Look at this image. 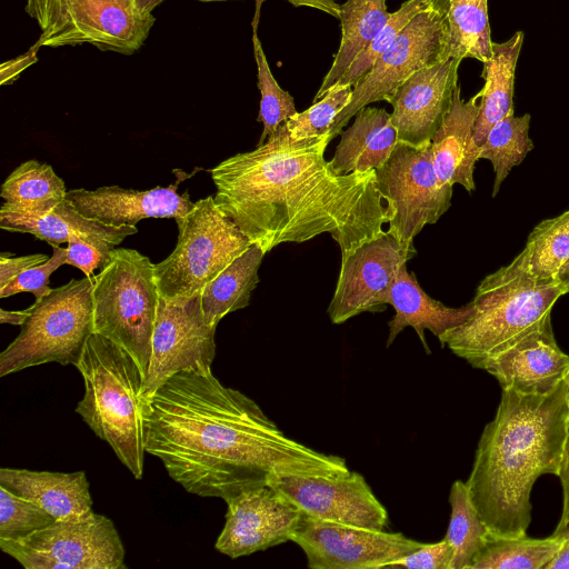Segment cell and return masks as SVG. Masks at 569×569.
I'll use <instances>...</instances> for the list:
<instances>
[{"label":"cell","mask_w":569,"mask_h":569,"mask_svg":"<svg viewBox=\"0 0 569 569\" xmlns=\"http://www.w3.org/2000/svg\"><path fill=\"white\" fill-rule=\"evenodd\" d=\"M144 448L186 491L224 501L280 476L348 470L343 458L286 436L211 369L179 372L146 398Z\"/></svg>","instance_id":"cell-1"},{"label":"cell","mask_w":569,"mask_h":569,"mask_svg":"<svg viewBox=\"0 0 569 569\" xmlns=\"http://www.w3.org/2000/svg\"><path fill=\"white\" fill-rule=\"evenodd\" d=\"M328 143V136L296 140L283 122L254 150L210 170L216 204L266 253L328 232L345 259L382 233L392 213L376 170L336 173Z\"/></svg>","instance_id":"cell-2"},{"label":"cell","mask_w":569,"mask_h":569,"mask_svg":"<svg viewBox=\"0 0 569 569\" xmlns=\"http://www.w3.org/2000/svg\"><path fill=\"white\" fill-rule=\"evenodd\" d=\"M568 430L566 378L546 393L502 388L466 481L492 538L527 535L531 489L540 476L558 475Z\"/></svg>","instance_id":"cell-3"},{"label":"cell","mask_w":569,"mask_h":569,"mask_svg":"<svg viewBox=\"0 0 569 569\" xmlns=\"http://www.w3.org/2000/svg\"><path fill=\"white\" fill-rule=\"evenodd\" d=\"M568 293L557 279H540L529 267L526 248L485 277L470 302L471 316L438 337L442 347L473 368L551 320L556 301Z\"/></svg>","instance_id":"cell-4"},{"label":"cell","mask_w":569,"mask_h":569,"mask_svg":"<svg viewBox=\"0 0 569 569\" xmlns=\"http://www.w3.org/2000/svg\"><path fill=\"white\" fill-rule=\"evenodd\" d=\"M84 395L76 412L107 442L136 479L144 469V373L137 361L108 338L92 333L76 366Z\"/></svg>","instance_id":"cell-5"},{"label":"cell","mask_w":569,"mask_h":569,"mask_svg":"<svg viewBox=\"0 0 569 569\" xmlns=\"http://www.w3.org/2000/svg\"><path fill=\"white\" fill-rule=\"evenodd\" d=\"M93 333H99L148 370L160 293L153 263L134 249L114 248L93 277Z\"/></svg>","instance_id":"cell-6"},{"label":"cell","mask_w":569,"mask_h":569,"mask_svg":"<svg viewBox=\"0 0 569 569\" xmlns=\"http://www.w3.org/2000/svg\"><path fill=\"white\" fill-rule=\"evenodd\" d=\"M92 288V278L71 279L36 300L0 353V377L49 362L76 367L93 333Z\"/></svg>","instance_id":"cell-7"},{"label":"cell","mask_w":569,"mask_h":569,"mask_svg":"<svg viewBox=\"0 0 569 569\" xmlns=\"http://www.w3.org/2000/svg\"><path fill=\"white\" fill-rule=\"evenodd\" d=\"M174 220L177 244L164 260L153 263L158 291L168 301L201 292L252 244L212 196L199 199L186 216Z\"/></svg>","instance_id":"cell-8"},{"label":"cell","mask_w":569,"mask_h":569,"mask_svg":"<svg viewBox=\"0 0 569 569\" xmlns=\"http://www.w3.org/2000/svg\"><path fill=\"white\" fill-rule=\"evenodd\" d=\"M24 9L41 31L37 43L51 48L87 43L131 54L156 21L136 0H27Z\"/></svg>","instance_id":"cell-9"},{"label":"cell","mask_w":569,"mask_h":569,"mask_svg":"<svg viewBox=\"0 0 569 569\" xmlns=\"http://www.w3.org/2000/svg\"><path fill=\"white\" fill-rule=\"evenodd\" d=\"M1 550L26 569H126L124 547L106 516L57 520L19 540H0Z\"/></svg>","instance_id":"cell-10"},{"label":"cell","mask_w":569,"mask_h":569,"mask_svg":"<svg viewBox=\"0 0 569 569\" xmlns=\"http://www.w3.org/2000/svg\"><path fill=\"white\" fill-rule=\"evenodd\" d=\"M376 178L392 213L388 230L403 242H413L426 224L436 223L451 206L453 186L439 178L431 141L419 146L398 141L376 169Z\"/></svg>","instance_id":"cell-11"},{"label":"cell","mask_w":569,"mask_h":569,"mask_svg":"<svg viewBox=\"0 0 569 569\" xmlns=\"http://www.w3.org/2000/svg\"><path fill=\"white\" fill-rule=\"evenodd\" d=\"M448 36L439 14L428 7L398 33L369 72L352 88L351 100L337 116L329 142L355 114L372 102H389L398 88L419 70L449 59Z\"/></svg>","instance_id":"cell-12"},{"label":"cell","mask_w":569,"mask_h":569,"mask_svg":"<svg viewBox=\"0 0 569 569\" xmlns=\"http://www.w3.org/2000/svg\"><path fill=\"white\" fill-rule=\"evenodd\" d=\"M216 328L202 312L200 292L184 300L161 298L143 382L144 398L179 372L211 369Z\"/></svg>","instance_id":"cell-13"},{"label":"cell","mask_w":569,"mask_h":569,"mask_svg":"<svg viewBox=\"0 0 569 569\" xmlns=\"http://www.w3.org/2000/svg\"><path fill=\"white\" fill-rule=\"evenodd\" d=\"M416 253L413 242H403L387 229L341 259L327 310L331 322L340 325L362 312L383 311L400 268Z\"/></svg>","instance_id":"cell-14"},{"label":"cell","mask_w":569,"mask_h":569,"mask_svg":"<svg viewBox=\"0 0 569 569\" xmlns=\"http://www.w3.org/2000/svg\"><path fill=\"white\" fill-rule=\"evenodd\" d=\"M311 569H379L423 542L400 532L318 520L302 515L291 538Z\"/></svg>","instance_id":"cell-15"},{"label":"cell","mask_w":569,"mask_h":569,"mask_svg":"<svg viewBox=\"0 0 569 569\" xmlns=\"http://www.w3.org/2000/svg\"><path fill=\"white\" fill-rule=\"evenodd\" d=\"M268 485L306 517L377 530L388 526L383 505L363 476L349 469L326 476H280Z\"/></svg>","instance_id":"cell-16"},{"label":"cell","mask_w":569,"mask_h":569,"mask_svg":"<svg viewBox=\"0 0 569 569\" xmlns=\"http://www.w3.org/2000/svg\"><path fill=\"white\" fill-rule=\"evenodd\" d=\"M226 503V522L214 548L232 559L291 541L302 517L268 483L244 489Z\"/></svg>","instance_id":"cell-17"},{"label":"cell","mask_w":569,"mask_h":569,"mask_svg":"<svg viewBox=\"0 0 569 569\" xmlns=\"http://www.w3.org/2000/svg\"><path fill=\"white\" fill-rule=\"evenodd\" d=\"M460 63L449 58L430 64L398 88L389 103L399 141L419 146L432 140L452 106Z\"/></svg>","instance_id":"cell-18"},{"label":"cell","mask_w":569,"mask_h":569,"mask_svg":"<svg viewBox=\"0 0 569 569\" xmlns=\"http://www.w3.org/2000/svg\"><path fill=\"white\" fill-rule=\"evenodd\" d=\"M180 181L179 178L168 187L149 190L119 186L72 189L67 192L66 200L84 218L114 227L136 226L148 218L177 219L186 216L194 204L187 191L178 192Z\"/></svg>","instance_id":"cell-19"},{"label":"cell","mask_w":569,"mask_h":569,"mask_svg":"<svg viewBox=\"0 0 569 569\" xmlns=\"http://www.w3.org/2000/svg\"><path fill=\"white\" fill-rule=\"evenodd\" d=\"M479 369L493 376L501 388L546 393L569 371V356L553 336L551 320L485 360Z\"/></svg>","instance_id":"cell-20"},{"label":"cell","mask_w":569,"mask_h":569,"mask_svg":"<svg viewBox=\"0 0 569 569\" xmlns=\"http://www.w3.org/2000/svg\"><path fill=\"white\" fill-rule=\"evenodd\" d=\"M0 228L10 232L30 233L50 246L83 239L113 249L138 231L136 226L114 227L87 219L67 200L47 213L21 211L2 203Z\"/></svg>","instance_id":"cell-21"},{"label":"cell","mask_w":569,"mask_h":569,"mask_svg":"<svg viewBox=\"0 0 569 569\" xmlns=\"http://www.w3.org/2000/svg\"><path fill=\"white\" fill-rule=\"evenodd\" d=\"M479 100L478 93L463 100L458 84L452 106L431 140L433 164L439 178L451 186L459 183L468 192L476 189L473 171L480 153L473 137Z\"/></svg>","instance_id":"cell-22"},{"label":"cell","mask_w":569,"mask_h":569,"mask_svg":"<svg viewBox=\"0 0 569 569\" xmlns=\"http://www.w3.org/2000/svg\"><path fill=\"white\" fill-rule=\"evenodd\" d=\"M385 302L395 309V315L388 322L386 346L390 347L405 328L411 327L427 353H430V350L425 330H430L438 338L447 330L465 322L472 313L470 303L461 308H450L429 297L419 286L416 274L408 271L407 263L400 268Z\"/></svg>","instance_id":"cell-23"},{"label":"cell","mask_w":569,"mask_h":569,"mask_svg":"<svg viewBox=\"0 0 569 569\" xmlns=\"http://www.w3.org/2000/svg\"><path fill=\"white\" fill-rule=\"evenodd\" d=\"M0 486L33 501L57 520L77 519L92 512L90 485L84 471L1 468Z\"/></svg>","instance_id":"cell-24"},{"label":"cell","mask_w":569,"mask_h":569,"mask_svg":"<svg viewBox=\"0 0 569 569\" xmlns=\"http://www.w3.org/2000/svg\"><path fill=\"white\" fill-rule=\"evenodd\" d=\"M330 166L338 174L368 172L380 168L399 139L391 113L382 108L363 107L352 124L342 131Z\"/></svg>","instance_id":"cell-25"},{"label":"cell","mask_w":569,"mask_h":569,"mask_svg":"<svg viewBox=\"0 0 569 569\" xmlns=\"http://www.w3.org/2000/svg\"><path fill=\"white\" fill-rule=\"evenodd\" d=\"M523 39L525 33L517 31L505 42H493L491 57L482 63L481 77L485 84L478 92L479 113L473 130L475 141L479 147L493 124L515 113L516 68Z\"/></svg>","instance_id":"cell-26"},{"label":"cell","mask_w":569,"mask_h":569,"mask_svg":"<svg viewBox=\"0 0 569 569\" xmlns=\"http://www.w3.org/2000/svg\"><path fill=\"white\" fill-rule=\"evenodd\" d=\"M386 0H346L340 4L341 40L329 71L313 102L336 86L355 59L367 48L391 18Z\"/></svg>","instance_id":"cell-27"},{"label":"cell","mask_w":569,"mask_h":569,"mask_svg":"<svg viewBox=\"0 0 569 569\" xmlns=\"http://www.w3.org/2000/svg\"><path fill=\"white\" fill-rule=\"evenodd\" d=\"M442 20L449 42V57L487 61L493 49L488 0H429Z\"/></svg>","instance_id":"cell-28"},{"label":"cell","mask_w":569,"mask_h":569,"mask_svg":"<svg viewBox=\"0 0 569 569\" xmlns=\"http://www.w3.org/2000/svg\"><path fill=\"white\" fill-rule=\"evenodd\" d=\"M266 252L251 244L200 292L201 309L207 321L217 326L228 313L249 305L259 282L258 270Z\"/></svg>","instance_id":"cell-29"},{"label":"cell","mask_w":569,"mask_h":569,"mask_svg":"<svg viewBox=\"0 0 569 569\" xmlns=\"http://www.w3.org/2000/svg\"><path fill=\"white\" fill-rule=\"evenodd\" d=\"M63 180L48 163L27 160L4 180L0 196L3 204L31 213H47L66 200Z\"/></svg>","instance_id":"cell-30"},{"label":"cell","mask_w":569,"mask_h":569,"mask_svg":"<svg viewBox=\"0 0 569 569\" xmlns=\"http://www.w3.org/2000/svg\"><path fill=\"white\" fill-rule=\"evenodd\" d=\"M449 503L451 513L445 539L453 552L451 569H469L491 535L470 498L466 482L457 480L452 483Z\"/></svg>","instance_id":"cell-31"},{"label":"cell","mask_w":569,"mask_h":569,"mask_svg":"<svg viewBox=\"0 0 569 569\" xmlns=\"http://www.w3.org/2000/svg\"><path fill=\"white\" fill-rule=\"evenodd\" d=\"M559 536L490 538L469 569H545L561 547Z\"/></svg>","instance_id":"cell-32"},{"label":"cell","mask_w":569,"mask_h":569,"mask_svg":"<svg viewBox=\"0 0 569 569\" xmlns=\"http://www.w3.org/2000/svg\"><path fill=\"white\" fill-rule=\"evenodd\" d=\"M530 114H509L493 124L481 143L479 159L491 162L495 171L492 197L513 167L519 166L533 149L529 138Z\"/></svg>","instance_id":"cell-33"},{"label":"cell","mask_w":569,"mask_h":569,"mask_svg":"<svg viewBox=\"0 0 569 569\" xmlns=\"http://www.w3.org/2000/svg\"><path fill=\"white\" fill-rule=\"evenodd\" d=\"M525 248L532 273L540 279H556L569 260V210L539 222Z\"/></svg>","instance_id":"cell-34"},{"label":"cell","mask_w":569,"mask_h":569,"mask_svg":"<svg viewBox=\"0 0 569 569\" xmlns=\"http://www.w3.org/2000/svg\"><path fill=\"white\" fill-rule=\"evenodd\" d=\"M253 56L257 64L258 89L261 94L257 121L262 122L263 129L257 146L262 144L296 112L292 96L283 90L274 79L261 42L257 34V24L252 33Z\"/></svg>","instance_id":"cell-35"},{"label":"cell","mask_w":569,"mask_h":569,"mask_svg":"<svg viewBox=\"0 0 569 569\" xmlns=\"http://www.w3.org/2000/svg\"><path fill=\"white\" fill-rule=\"evenodd\" d=\"M352 87L336 84L323 97L302 112H296L284 123L296 139L328 136L337 116L351 100Z\"/></svg>","instance_id":"cell-36"},{"label":"cell","mask_w":569,"mask_h":569,"mask_svg":"<svg viewBox=\"0 0 569 569\" xmlns=\"http://www.w3.org/2000/svg\"><path fill=\"white\" fill-rule=\"evenodd\" d=\"M428 7L429 0H406L398 10L392 12L389 21L355 59L337 84H349L353 88L369 72L376 60L410 20Z\"/></svg>","instance_id":"cell-37"},{"label":"cell","mask_w":569,"mask_h":569,"mask_svg":"<svg viewBox=\"0 0 569 569\" xmlns=\"http://www.w3.org/2000/svg\"><path fill=\"white\" fill-rule=\"evenodd\" d=\"M57 519L31 500L0 486V540H19Z\"/></svg>","instance_id":"cell-38"},{"label":"cell","mask_w":569,"mask_h":569,"mask_svg":"<svg viewBox=\"0 0 569 569\" xmlns=\"http://www.w3.org/2000/svg\"><path fill=\"white\" fill-rule=\"evenodd\" d=\"M52 254L48 261L31 267L18 274L3 289H0V298H7L20 292H31L36 300L51 292L49 287L50 276L62 264H66L67 250L60 246H51Z\"/></svg>","instance_id":"cell-39"},{"label":"cell","mask_w":569,"mask_h":569,"mask_svg":"<svg viewBox=\"0 0 569 569\" xmlns=\"http://www.w3.org/2000/svg\"><path fill=\"white\" fill-rule=\"evenodd\" d=\"M453 552L443 538L438 542L425 543L387 565L386 568L451 569Z\"/></svg>","instance_id":"cell-40"},{"label":"cell","mask_w":569,"mask_h":569,"mask_svg":"<svg viewBox=\"0 0 569 569\" xmlns=\"http://www.w3.org/2000/svg\"><path fill=\"white\" fill-rule=\"evenodd\" d=\"M66 264L80 269L86 277L92 278L96 269H102L113 248L99 246L83 239L71 240L67 243Z\"/></svg>","instance_id":"cell-41"},{"label":"cell","mask_w":569,"mask_h":569,"mask_svg":"<svg viewBox=\"0 0 569 569\" xmlns=\"http://www.w3.org/2000/svg\"><path fill=\"white\" fill-rule=\"evenodd\" d=\"M49 258L43 253L12 257V253L2 252L0 256V289H3L18 274L48 261Z\"/></svg>","instance_id":"cell-42"},{"label":"cell","mask_w":569,"mask_h":569,"mask_svg":"<svg viewBox=\"0 0 569 569\" xmlns=\"http://www.w3.org/2000/svg\"><path fill=\"white\" fill-rule=\"evenodd\" d=\"M557 477L562 487V511L560 520L553 531V536H560L569 529V430L565 442L563 453Z\"/></svg>","instance_id":"cell-43"},{"label":"cell","mask_w":569,"mask_h":569,"mask_svg":"<svg viewBox=\"0 0 569 569\" xmlns=\"http://www.w3.org/2000/svg\"><path fill=\"white\" fill-rule=\"evenodd\" d=\"M40 46L36 42L26 53L6 61L0 67V83L9 84L13 82L18 76L37 61V52Z\"/></svg>","instance_id":"cell-44"},{"label":"cell","mask_w":569,"mask_h":569,"mask_svg":"<svg viewBox=\"0 0 569 569\" xmlns=\"http://www.w3.org/2000/svg\"><path fill=\"white\" fill-rule=\"evenodd\" d=\"M202 2H220L233 0H198ZM295 7H308L322 11L333 18L339 19L340 4L336 0H286Z\"/></svg>","instance_id":"cell-45"},{"label":"cell","mask_w":569,"mask_h":569,"mask_svg":"<svg viewBox=\"0 0 569 569\" xmlns=\"http://www.w3.org/2000/svg\"><path fill=\"white\" fill-rule=\"evenodd\" d=\"M559 537L562 539L561 547L555 558L546 565L545 569L569 568V530Z\"/></svg>","instance_id":"cell-46"},{"label":"cell","mask_w":569,"mask_h":569,"mask_svg":"<svg viewBox=\"0 0 569 569\" xmlns=\"http://www.w3.org/2000/svg\"><path fill=\"white\" fill-rule=\"evenodd\" d=\"M30 315V307L23 310H0V322L13 326H22Z\"/></svg>","instance_id":"cell-47"},{"label":"cell","mask_w":569,"mask_h":569,"mask_svg":"<svg viewBox=\"0 0 569 569\" xmlns=\"http://www.w3.org/2000/svg\"><path fill=\"white\" fill-rule=\"evenodd\" d=\"M164 0H136L137 6L144 12L152 13L153 9L162 3Z\"/></svg>","instance_id":"cell-48"},{"label":"cell","mask_w":569,"mask_h":569,"mask_svg":"<svg viewBox=\"0 0 569 569\" xmlns=\"http://www.w3.org/2000/svg\"><path fill=\"white\" fill-rule=\"evenodd\" d=\"M558 281H560L569 292V260L568 262L561 268L559 271L557 278Z\"/></svg>","instance_id":"cell-49"},{"label":"cell","mask_w":569,"mask_h":569,"mask_svg":"<svg viewBox=\"0 0 569 569\" xmlns=\"http://www.w3.org/2000/svg\"><path fill=\"white\" fill-rule=\"evenodd\" d=\"M566 381H567V386H568V393H569V371H568V373H567V376H566Z\"/></svg>","instance_id":"cell-50"}]
</instances>
